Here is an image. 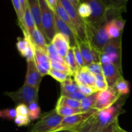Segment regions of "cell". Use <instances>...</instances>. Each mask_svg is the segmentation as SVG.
I'll return each mask as SVG.
<instances>
[{"label": "cell", "instance_id": "obj_29", "mask_svg": "<svg viewBox=\"0 0 132 132\" xmlns=\"http://www.w3.org/2000/svg\"><path fill=\"white\" fill-rule=\"evenodd\" d=\"M64 59H65V61L67 63V65L70 68L73 76L74 73L79 70V67L77 63V61H76L74 52H73V48L72 47L70 48L68 54H67L66 57H64Z\"/></svg>", "mask_w": 132, "mask_h": 132}, {"label": "cell", "instance_id": "obj_47", "mask_svg": "<svg viewBox=\"0 0 132 132\" xmlns=\"http://www.w3.org/2000/svg\"><path fill=\"white\" fill-rule=\"evenodd\" d=\"M100 62L101 64L111 63L110 59V57L108 56V54H106L104 52H102L100 55Z\"/></svg>", "mask_w": 132, "mask_h": 132}, {"label": "cell", "instance_id": "obj_34", "mask_svg": "<svg viewBox=\"0 0 132 132\" xmlns=\"http://www.w3.org/2000/svg\"><path fill=\"white\" fill-rule=\"evenodd\" d=\"M77 10H78L79 15L83 19H88L91 16L92 12L91 6L88 3L85 2H82L80 3Z\"/></svg>", "mask_w": 132, "mask_h": 132}, {"label": "cell", "instance_id": "obj_4", "mask_svg": "<svg viewBox=\"0 0 132 132\" xmlns=\"http://www.w3.org/2000/svg\"><path fill=\"white\" fill-rule=\"evenodd\" d=\"M84 21L86 27L88 40L90 41L92 46L100 54H101L104 47L110 41L104 26L97 28L88 23L86 21L84 20Z\"/></svg>", "mask_w": 132, "mask_h": 132}, {"label": "cell", "instance_id": "obj_2", "mask_svg": "<svg viewBox=\"0 0 132 132\" xmlns=\"http://www.w3.org/2000/svg\"><path fill=\"white\" fill-rule=\"evenodd\" d=\"M41 13L43 32L48 42L50 43L56 34L55 12L52 10L45 0H39Z\"/></svg>", "mask_w": 132, "mask_h": 132}, {"label": "cell", "instance_id": "obj_8", "mask_svg": "<svg viewBox=\"0 0 132 132\" xmlns=\"http://www.w3.org/2000/svg\"><path fill=\"white\" fill-rule=\"evenodd\" d=\"M97 112V110L92 109L88 112L64 117L61 123L54 131L61 130H73L77 131L92 116Z\"/></svg>", "mask_w": 132, "mask_h": 132}, {"label": "cell", "instance_id": "obj_13", "mask_svg": "<svg viewBox=\"0 0 132 132\" xmlns=\"http://www.w3.org/2000/svg\"><path fill=\"white\" fill-rule=\"evenodd\" d=\"M43 76L36 66L35 60L27 62V70L24 83L36 88L39 89Z\"/></svg>", "mask_w": 132, "mask_h": 132}, {"label": "cell", "instance_id": "obj_7", "mask_svg": "<svg viewBox=\"0 0 132 132\" xmlns=\"http://www.w3.org/2000/svg\"><path fill=\"white\" fill-rule=\"evenodd\" d=\"M59 1L64 8L68 15H69L75 27L76 34L79 40L80 41L88 40L85 21L79 14L77 9L67 0H59Z\"/></svg>", "mask_w": 132, "mask_h": 132}, {"label": "cell", "instance_id": "obj_43", "mask_svg": "<svg viewBox=\"0 0 132 132\" xmlns=\"http://www.w3.org/2000/svg\"><path fill=\"white\" fill-rule=\"evenodd\" d=\"M86 67L90 72H92L95 75L103 73V68H102V64L100 62L99 63H91Z\"/></svg>", "mask_w": 132, "mask_h": 132}, {"label": "cell", "instance_id": "obj_19", "mask_svg": "<svg viewBox=\"0 0 132 132\" xmlns=\"http://www.w3.org/2000/svg\"><path fill=\"white\" fill-rule=\"evenodd\" d=\"M28 9L34 19L35 23L41 32H43L42 24H41V13L39 0H27Z\"/></svg>", "mask_w": 132, "mask_h": 132}, {"label": "cell", "instance_id": "obj_38", "mask_svg": "<svg viewBox=\"0 0 132 132\" xmlns=\"http://www.w3.org/2000/svg\"><path fill=\"white\" fill-rule=\"evenodd\" d=\"M12 2L14 10H15L17 17H18V23H19V25L20 27V26L22 25V23H23V15H24V12H23L21 5L19 0H12Z\"/></svg>", "mask_w": 132, "mask_h": 132}, {"label": "cell", "instance_id": "obj_45", "mask_svg": "<svg viewBox=\"0 0 132 132\" xmlns=\"http://www.w3.org/2000/svg\"><path fill=\"white\" fill-rule=\"evenodd\" d=\"M17 112V115L20 116H28L29 111H28V107L25 104H18L15 108Z\"/></svg>", "mask_w": 132, "mask_h": 132}, {"label": "cell", "instance_id": "obj_37", "mask_svg": "<svg viewBox=\"0 0 132 132\" xmlns=\"http://www.w3.org/2000/svg\"><path fill=\"white\" fill-rule=\"evenodd\" d=\"M50 64H51V68L52 69L60 71V72H65V73H69L72 76H73V73H72L70 68L66 63H61L59 62L50 60Z\"/></svg>", "mask_w": 132, "mask_h": 132}, {"label": "cell", "instance_id": "obj_6", "mask_svg": "<svg viewBox=\"0 0 132 132\" xmlns=\"http://www.w3.org/2000/svg\"><path fill=\"white\" fill-rule=\"evenodd\" d=\"M82 2L88 3L92 11L91 16L84 20L97 28L103 27L108 23V8L101 0H82Z\"/></svg>", "mask_w": 132, "mask_h": 132}, {"label": "cell", "instance_id": "obj_15", "mask_svg": "<svg viewBox=\"0 0 132 132\" xmlns=\"http://www.w3.org/2000/svg\"><path fill=\"white\" fill-rule=\"evenodd\" d=\"M55 20L57 32L63 34L64 36H67V37H68L70 40V47H73V46L77 45L79 39L77 37V35L57 15L56 13H55Z\"/></svg>", "mask_w": 132, "mask_h": 132}, {"label": "cell", "instance_id": "obj_33", "mask_svg": "<svg viewBox=\"0 0 132 132\" xmlns=\"http://www.w3.org/2000/svg\"><path fill=\"white\" fill-rule=\"evenodd\" d=\"M57 104H64V105H67L70 107V108H77V109H80V107H81V102L80 101L64 96H61L59 97L57 102Z\"/></svg>", "mask_w": 132, "mask_h": 132}, {"label": "cell", "instance_id": "obj_27", "mask_svg": "<svg viewBox=\"0 0 132 132\" xmlns=\"http://www.w3.org/2000/svg\"><path fill=\"white\" fill-rule=\"evenodd\" d=\"M97 93H94L90 96H86L83 100L81 101V107L80 109L82 112H88L92 109H94L95 102L97 99Z\"/></svg>", "mask_w": 132, "mask_h": 132}, {"label": "cell", "instance_id": "obj_48", "mask_svg": "<svg viewBox=\"0 0 132 132\" xmlns=\"http://www.w3.org/2000/svg\"><path fill=\"white\" fill-rule=\"evenodd\" d=\"M45 1H46V3H47V4L48 5V6H50V9H51L54 12H55L58 0H45Z\"/></svg>", "mask_w": 132, "mask_h": 132}, {"label": "cell", "instance_id": "obj_30", "mask_svg": "<svg viewBox=\"0 0 132 132\" xmlns=\"http://www.w3.org/2000/svg\"><path fill=\"white\" fill-rule=\"evenodd\" d=\"M30 43V39L27 35L24 34V37H18L16 43V47L20 55L23 57L26 50Z\"/></svg>", "mask_w": 132, "mask_h": 132}, {"label": "cell", "instance_id": "obj_3", "mask_svg": "<svg viewBox=\"0 0 132 132\" xmlns=\"http://www.w3.org/2000/svg\"><path fill=\"white\" fill-rule=\"evenodd\" d=\"M64 117L58 114L55 109L45 112L41 115L30 132H53L61 123Z\"/></svg>", "mask_w": 132, "mask_h": 132}, {"label": "cell", "instance_id": "obj_24", "mask_svg": "<svg viewBox=\"0 0 132 132\" xmlns=\"http://www.w3.org/2000/svg\"><path fill=\"white\" fill-rule=\"evenodd\" d=\"M108 9H115L122 12H126L127 0H101Z\"/></svg>", "mask_w": 132, "mask_h": 132}, {"label": "cell", "instance_id": "obj_35", "mask_svg": "<svg viewBox=\"0 0 132 132\" xmlns=\"http://www.w3.org/2000/svg\"><path fill=\"white\" fill-rule=\"evenodd\" d=\"M95 79H96V82H95V86L97 92L99 91H104L106 90L109 88L108 84L106 80L105 77L103 73H99V74H95Z\"/></svg>", "mask_w": 132, "mask_h": 132}, {"label": "cell", "instance_id": "obj_32", "mask_svg": "<svg viewBox=\"0 0 132 132\" xmlns=\"http://www.w3.org/2000/svg\"><path fill=\"white\" fill-rule=\"evenodd\" d=\"M28 116L31 121H35L37 119L40 118L41 117V108L39 106L37 102H34L31 103L28 106Z\"/></svg>", "mask_w": 132, "mask_h": 132}, {"label": "cell", "instance_id": "obj_22", "mask_svg": "<svg viewBox=\"0 0 132 132\" xmlns=\"http://www.w3.org/2000/svg\"><path fill=\"white\" fill-rule=\"evenodd\" d=\"M79 90V85L74 79L70 77L64 82L61 83V96H64L66 94H72Z\"/></svg>", "mask_w": 132, "mask_h": 132}, {"label": "cell", "instance_id": "obj_40", "mask_svg": "<svg viewBox=\"0 0 132 132\" xmlns=\"http://www.w3.org/2000/svg\"><path fill=\"white\" fill-rule=\"evenodd\" d=\"M101 132H127L120 126L119 120L117 119L104 128Z\"/></svg>", "mask_w": 132, "mask_h": 132}, {"label": "cell", "instance_id": "obj_14", "mask_svg": "<svg viewBox=\"0 0 132 132\" xmlns=\"http://www.w3.org/2000/svg\"><path fill=\"white\" fill-rule=\"evenodd\" d=\"M73 77L78 85H87L97 92L95 86L96 79L95 74L90 72L86 67H84L81 69H79L74 73Z\"/></svg>", "mask_w": 132, "mask_h": 132}, {"label": "cell", "instance_id": "obj_53", "mask_svg": "<svg viewBox=\"0 0 132 132\" xmlns=\"http://www.w3.org/2000/svg\"><path fill=\"white\" fill-rule=\"evenodd\" d=\"M127 1H128V0H127Z\"/></svg>", "mask_w": 132, "mask_h": 132}, {"label": "cell", "instance_id": "obj_10", "mask_svg": "<svg viewBox=\"0 0 132 132\" xmlns=\"http://www.w3.org/2000/svg\"><path fill=\"white\" fill-rule=\"evenodd\" d=\"M103 52L108 54L111 63L114 64L123 74L122 68V36L110 39L104 47Z\"/></svg>", "mask_w": 132, "mask_h": 132}, {"label": "cell", "instance_id": "obj_26", "mask_svg": "<svg viewBox=\"0 0 132 132\" xmlns=\"http://www.w3.org/2000/svg\"><path fill=\"white\" fill-rule=\"evenodd\" d=\"M55 110L58 114L64 117H68V116H73V115H76L82 112L81 109L70 108V107L67 105H64V104H56Z\"/></svg>", "mask_w": 132, "mask_h": 132}, {"label": "cell", "instance_id": "obj_20", "mask_svg": "<svg viewBox=\"0 0 132 132\" xmlns=\"http://www.w3.org/2000/svg\"><path fill=\"white\" fill-rule=\"evenodd\" d=\"M36 23H35L34 19L30 12L28 6H27V9L25 10L23 15V20L22 25L20 26L23 33L27 34L28 35H30L32 33L35 28H36Z\"/></svg>", "mask_w": 132, "mask_h": 132}, {"label": "cell", "instance_id": "obj_21", "mask_svg": "<svg viewBox=\"0 0 132 132\" xmlns=\"http://www.w3.org/2000/svg\"><path fill=\"white\" fill-rule=\"evenodd\" d=\"M97 113L92 116L78 130L77 132H100L97 119Z\"/></svg>", "mask_w": 132, "mask_h": 132}, {"label": "cell", "instance_id": "obj_52", "mask_svg": "<svg viewBox=\"0 0 132 132\" xmlns=\"http://www.w3.org/2000/svg\"><path fill=\"white\" fill-rule=\"evenodd\" d=\"M77 2H78L79 3H81V0H77Z\"/></svg>", "mask_w": 132, "mask_h": 132}, {"label": "cell", "instance_id": "obj_28", "mask_svg": "<svg viewBox=\"0 0 132 132\" xmlns=\"http://www.w3.org/2000/svg\"><path fill=\"white\" fill-rule=\"evenodd\" d=\"M115 88L121 96H125L129 94L130 92V83L123 77L119 79L115 85Z\"/></svg>", "mask_w": 132, "mask_h": 132}, {"label": "cell", "instance_id": "obj_49", "mask_svg": "<svg viewBox=\"0 0 132 132\" xmlns=\"http://www.w3.org/2000/svg\"><path fill=\"white\" fill-rule=\"evenodd\" d=\"M20 3L21 5L22 9H23V12H24L25 10L27 9V6H28V3H27V0H19Z\"/></svg>", "mask_w": 132, "mask_h": 132}, {"label": "cell", "instance_id": "obj_50", "mask_svg": "<svg viewBox=\"0 0 132 132\" xmlns=\"http://www.w3.org/2000/svg\"><path fill=\"white\" fill-rule=\"evenodd\" d=\"M67 1H69V2L72 5H73V6H74L76 9H78V7H79V6L80 4L77 2V0H67Z\"/></svg>", "mask_w": 132, "mask_h": 132}, {"label": "cell", "instance_id": "obj_46", "mask_svg": "<svg viewBox=\"0 0 132 132\" xmlns=\"http://www.w3.org/2000/svg\"><path fill=\"white\" fill-rule=\"evenodd\" d=\"M64 97L70 98V99H75V100H77L78 101L81 102V101L83 100L86 96H85L81 92H80L79 90V91L76 92L74 93H72V94H66V95H64Z\"/></svg>", "mask_w": 132, "mask_h": 132}, {"label": "cell", "instance_id": "obj_42", "mask_svg": "<svg viewBox=\"0 0 132 132\" xmlns=\"http://www.w3.org/2000/svg\"><path fill=\"white\" fill-rule=\"evenodd\" d=\"M72 48H73V52H74L75 57H76V61H77V64H78L79 69H81L82 67H85V63H84V61L83 59H82L79 48L78 45H76V46H73Z\"/></svg>", "mask_w": 132, "mask_h": 132}, {"label": "cell", "instance_id": "obj_18", "mask_svg": "<svg viewBox=\"0 0 132 132\" xmlns=\"http://www.w3.org/2000/svg\"><path fill=\"white\" fill-rule=\"evenodd\" d=\"M23 34L27 35L29 37L35 47L47 50V46L49 43L46 41V38L43 32H41L38 28L36 27L30 35H28L25 33H23Z\"/></svg>", "mask_w": 132, "mask_h": 132}, {"label": "cell", "instance_id": "obj_23", "mask_svg": "<svg viewBox=\"0 0 132 132\" xmlns=\"http://www.w3.org/2000/svg\"><path fill=\"white\" fill-rule=\"evenodd\" d=\"M57 14V15L70 27V28L72 29V30L73 32H75V34H76V29H75V27L73 26V23H72V21H71L69 15L67 14V11L64 9V8L63 7V5L61 4L60 1L58 0L57 4V7H56V10H55V12ZM77 35V34H76Z\"/></svg>", "mask_w": 132, "mask_h": 132}, {"label": "cell", "instance_id": "obj_16", "mask_svg": "<svg viewBox=\"0 0 132 132\" xmlns=\"http://www.w3.org/2000/svg\"><path fill=\"white\" fill-rule=\"evenodd\" d=\"M103 73L105 77L106 80L108 84L109 87H114L116 82L119 79L123 77L122 73L112 63L102 64Z\"/></svg>", "mask_w": 132, "mask_h": 132}, {"label": "cell", "instance_id": "obj_11", "mask_svg": "<svg viewBox=\"0 0 132 132\" xmlns=\"http://www.w3.org/2000/svg\"><path fill=\"white\" fill-rule=\"evenodd\" d=\"M77 45L81 51L85 63V67H87L91 63L100 62L101 54L92 46L88 40L86 41L79 40Z\"/></svg>", "mask_w": 132, "mask_h": 132}, {"label": "cell", "instance_id": "obj_39", "mask_svg": "<svg viewBox=\"0 0 132 132\" xmlns=\"http://www.w3.org/2000/svg\"><path fill=\"white\" fill-rule=\"evenodd\" d=\"M17 116L15 108H6L0 111V117L3 119L12 121L14 120Z\"/></svg>", "mask_w": 132, "mask_h": 132}, {"label": "cell", "instance_id": "obj_12", "mask_svg": "<svg viewBox=\"0 0 132 132\" xmlns=\"http://www.w3.org/2000/svg\"><path fill=\"white\" fill-rule=\"evenodd\" d=\"M34 60L36 66L43 77L49 75L51 69V64L47 50L35 47Z\"/></svg>", "mask_w": 132, "mask_h": 132}, {"label": "cell", "instance_id": "obj_36", "mask_svg": "<svg viewBox=\"0 0 132 132\" xmlns=\"http://www.w3.org/2000/svg\"><path fill=\"white\" fill-rule=\"evenodd\" d=\"M49 76H52L53 78L55 79L56 81H57L58 82H59L60 83L64 82V81H66V80L68 79V78L72 77V76L70 75L69 73L60 72V71L52 69V68L50 69Z\"/></svg>", "mask_w": 132, "mask_h": 132}, {"label": "cell", "instance_id": "obj_31", "mask_svg": "<svg viewBox=\"0 0 132 132\" xmlns=\"http://www.w3.org/2000/svg\"><path fill=\"white\" fill-rule=\"evenodd\" d=\"M47 52L48 54L49 57H50L51 61H54L59 62V63H66L67 64L64 58L62 57L61 55H59L55 48L54 47V46L51 42L49 43L48 45Z\"/></svg>", "mask_w": 132, "mask_h": 132}, {"label": "cell", "instance_id": "obj_9", "mask_svg": "<svg viewBox=\"0 0 132 132\" xmlns=\"http://www.w3.org/2000/svg\"><path fill=\"white\" fill-rule=\"evenodd\" d=\"M121 97L115 87H109L106 90L97 92L94 108L97 111L106 109L113 105Z\"/></svg>", "mask_w": 132, "mask_h": 132}, {"label": "cell", "instance_id": "obj_51", "mask_svg": "<svg viewBox=\"0 0 132 132\" xmlns=\"http://www.w3.org/2000/svg\"><path fill=\"white\" fill-rule=\"evenodd\" d=\"M53 132H77V131H76V130H58V131H55Z\"/></svg>", "mask_w": 132, "mask_h": 132}, {"label": "cell", "instance_id": "obj_17", "mask_svg": "<svg viewBox=\"0 0 132 132\" xmlns=\"http://www.w3.org/2000/svg\"><path fill=\"white\" fill-rule=\"evenodd\" d=\"M51 43L55 48L59 55L63 58L65 57L71 48L68 37L63 34L57 32Z\"/></svg>", "mask_w": 132, "mask_h": 132}, {"label": "cell", "instance_id": "obj_41", "mask_svg": "<svg viewBox=\"0 0 132 132\" xmlns=\"http://www.w3.org/2000/svg\"><path fill=\"white\" fill-rule=\"evenodd\" d=\"M31 121H32L30 119L29 116H20V115H17L16 117L14 119L15 125L19 127L28 126Z\"/></svg>", "mask_w": 132, "mask_h": 132}, {"label": "cell", "instance_id": "obj_44", "mask_svg": "<svg viewBox=\"0 0 132 132\" xmlns=\"http://www.w3.org/2000/svg\"><path fill=\"white\" fill-rule=\"evenodd\" d=\"M79 91L81 92L85 96H90V95L94 94V93L97 92L94 88L85 85H79Z\"/></svg>", "mask_w": 132, "mask_h": 132}, {"label": "cell", "instance_id": "obj_1", "mask_svg": "<svg viewBox=\"0 0 132 132\" xmlns=\"http://www.w3.org/2000/svg\"><path fill=\"white\" fill-rule=\"evenodd\" d=\"M123 97L121 96L120 99L112 106L97 112V119L100 132L104 128L114 122L116 120L118 119L119 116L125 112V110L122 108L125 102Z\"/></svg>", "mask_w": 132, "mask_h": 132}, {"label": "cell", "instance_id": "obj_25", "mask_svg": "<svg viewBox=\"0 0 132 132\" xmlns=\"http://www.w3.org/2000/svg\"><path fill=\"white\" fill-rule=\"evenodd\" d=\"M106 31L108 36L110 39L118 38L121 37L122 35V31H121L119 28L116 25V23L113 19L108 21L106 24L104 25Z\"/></svg>", "mask_w": 132, "mask_h": 132}, {"label": "cell", "instance_id": "obj_5", "mask_svg": "<svg viewBox=\"0 0 132 132\" xmlns=\"http://www.w3.org/2000/svg\"><path fill=\"white\" fill-rule=\"evenodd\" d=\"M39 89L29 86L27 84L24 85L15 92H6L5 95L9 97L15 104H25L29 105L34 102L38 101Z\"/></svg>", "mask_w": 132, "mask_h": 132}]
</instances>
